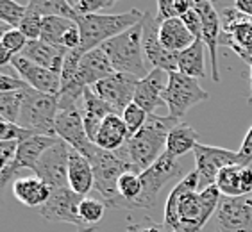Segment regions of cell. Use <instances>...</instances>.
<instances>
[{
	"mask_svg": "<svg viewBox=\"0 0 252 232\" xmlns=\"http://www.w3.org/2000/svg\"><path fill=\"white\" fill-rule=\"evenodd\" d=\"M197 170L186 174L174 186L165 203L163 227L168 232H200L209 218L215 216L222 199L217 186L199 191Z\"/></svg>",
	"mask_w": 252,
	"mask_h": 232,
	"instance_id": "obj_1",
	"label": "cell"
},
{
	"mask_svg": "<svg viewBox=\"0 0 252 232\" xmlns=\"http://www.w3.org/2000/svg\"><path fill=\"white\" fill-rule=\"evenodd\" d=\"M179 123L181 120H177V118L170 115H149L143 129L126 143L136 174H141V172L149 170L161 155L165 154L170 131L175 125H179Z\"/></svg>",
	"mask_w": 252,
	"mask_h": 232,
	"instance_id": "obj_2",
	"label": "cell"
},
{
	"mask_svg": "<svg viewBox=\"0 0 252 232\" xmlns=\"http://www.w3.org/2000/svg\"><path fill=\"white\" fill-rule=\"evenodd\" d=\"M88 161L92 163L93 175H95L93 189L100 193L107 207H115V203L118 202V180L127 172H134L127 146H122L120 150H113V152L97 146L88 157Z\"/></svg>",
	"mask_w": 252,
	"mask_h": 232,
	"instance_id": "obj_3",
	"label": "cell"
},
{
	"mask_svg": "<svg viewBox=\"0 0 252 232\" xmlns=\"http://www.w3.org/2000/svg\"><path fill=\"white\" fill-rule=\"evenodd\" d=\"M143 15L138 9H129L127 13H120V15H86V16H77L75 24L81 29V52H90L104 43H107L109 39L117 38L122 32H126L127 29L134 27L136 24H140L143 20Z\"/></svg>",
	"mask_w": 252,
	"mask_h": 232,
	"instance_id": "obj_4",
	"label": "cell"
},
{
	"mask_svg": "<svg viewBox=\"0 0 252 232\" xmlns=\"http://www.w3.org/2000/svg\"><path fill=\"white\" fill-rule=\"evenodd\" d=\"M100 49L107 54L115 72L129 73L138 79H145L149 75L143 61V20L120 36L109 39Z\"/></svg>",
	"mask_w": 252,
	"mask_h": 232,
	"instance_id": "obj_5",
	"label": "cell"
},
{
	"mask_svg": "<svg viewBox=\"0 0 252 232\" xmlns=\"http://www.w3.org/2000/svg\"><path fill=\"white\" fill-rule=\"evenodd\" d=\"M59 113V97L36 91L27 87L24 93V106L20 113L18 125L39 136H56V118Z\"/></svg>",
	"mask_w": 252,
	"mask_h": 232,
	"instance_id": "obj_6",
	"label": "cell"
},
{
	"mask_svg": "<svg viewBox=\"0 0 252 232\" xmlns=\"http://www.w3.org/2000/svg\"><path fill=\"white\" fill-rule=\"evenodd\" d=\"M183 174L185 172H183L179 159L165 152L151 168L140 174L141 195L131 205V211H151V209H154L163 188L170 180L177 179Z\"/></svg>",
	"mask_w": 252,
	"mask_h": 232,
	"instance_id": "obj_7",
	"label": "cell"
},
{
	"mask_svg": "<svg viewBox=\"0 0 252 232\" xmlns=\"http://www.w3.org/2000/svg\"><path fill=\"white\" fill-rule=\"evenodd\" d=\"M83 102H75L70 98L59 97V113L56 118V136L59 140L77 150L79 154L84 157H90L92 152L97 148L86 134L83 120V106H79Z\"/></svg>",
	"mask_w": 252,
	"mask_h": 232,
	"instance_id": "obj_8",
	"label": "cell"
},
{
	"mask_svg": "<svg viewBox=\"0 0 252 232\" xmlns=\"http://www.w3.org/2000/svg\"><path fill=\"white\" fill-rule=\"evenodd\" d=\"M208 98L209 93L200 87L197 79H191L181 72L168 73V84L163 91V104L168 107L170 116L181 120L191 107Z\"/></svg>",
	"mask_w": 252,
	"mask_h": 232,
	"instance_id": "obj_9",
	"label": "cell"
},
{
	"mask_svg": "<svg viewBox=\"0 0 252 232\" xmlns=\"http://www.w3.org/2000/svg\"><path fill=\"white\" fill-rule=\"evenodd\" d=\"M222 34L220 45L231 47L245 63L252 64V16L245 15L236 7H223L220 13Z\"/></svg>",
	"mask_w": 252,
	"mask_h": 232,
	"instance_id": "obj_10",
	"label": "cell"
},
{
	"mask_svg": "<svg viewBox=\"0 0 252 232\" xmlns=\"http://www.w3.org/2000/svg\"><path fill=\"white\" fill-rule=\"evenodd\" d=\"M141 79L129 75V73H118L115 72L109 77L102 79L100 83H97L92 87L93 91L97 93V97L104 100L107 106L111 107V111L115 115H124L127 107L134 102L136 87Z\"/></svg>",
	"mask_w": 252,
	"mask_h": 232,
	"instance_id": "obj_11",
	"label": "cell"
},
{
	"mask_svg": "<svg viewBox=\"0 0 252 232\" xmlns=\"http://www.w3.org/2000/svg\"><path fill=\"white\" fill-rule=\"evenodd\" d=\"M213 218L215 232H252V197H222Z\"/></svg>",
	"mask_w": 252,
	"mask_h": 232,
	"instance_id": "obj_12",
	"label": "cell"
},
{
	"mask_svg": "<svg viewBox=\"0 0 252 232\" xmlns=\"http://www.w3.org/2000/svg\"><path fill=\"white\" fill-rule=\"evenodd\" d=\"M58 141L59 138H50V136H32L29 140L20 141L15 159L11 161L5 168L0 170V188H4L20 170H32L34 172L39 159H41V155L49 148H52Z\"/></svg>",
	"mask_w": 252,
	"mask_h": 232,
	"instance_id": "obj_13",
	"label": "cell"
},
{
	"mask_svg": "<svg viewBox=\"0 0 252 232\" xmlns=\"http://www.w3.org/2000/svg\"><path fill=\"white\" fill-rule=\"evenodd\" d=\"M72 146L59 140L52 148H49L41 155L38 166L34 170V175L43 180L50 189L70 188L68 184V159H70Z\"/></svg>",
	"mask_w": 252,
	"mask_h": 232,
	"instance_id": "obj_14",
	"label": "cell"
},
{
	"mask_svg": "<svg viewBox=\"0 0 252 232\" xmlns=\"http://www.w3.org/2000/svg\"><path fill=\"white\" fill-rule=\"evenodd\" d=\"M195 155V170L199 174V180L202 189L213 186L219 174L227 166L238 165V152L220 146H208L199 145L193 148Z\"/></svg>",
	"mask_w": 252,
	"mask_h": 232,
	"instance_id": "obj_15",
	"label": "cell"
},
{
	"mask_svg": "<svg viewBox=\"0 0 252 232\" xmlns=\"http://www.w3.org/2000/svg\"><path fill=\"white\" fill-rule=\"evenodd\" d=\"M86 197H81L70 188L54 189L49 202L41 205L39 209H36V211L45 220H50V222L72 223L79 229H86L81 222V216H79V207H81V202Z\"/></svg>",
	"mask_w": 252,
	"mask_h": 232,
	"instance_id": "obj_16",
	"label": "cell"
},
{
	"mask_svg": "<svg viewBox=\"0 0 252 232\" xmlns=\"http://www.w3.org/2000/svg\"><path fill=\"white\" fill-rule=\"evenodd\" d=\"M143 52L147 61L158 70L166 73L177 72V56L179 54L168 52L159 41V24L151 13L143 15Z\"/></svg>",
	"mask_w": 252,
	"mask_h": 232,
	"instance_id": "obj_17",
	"label": "cell"
},
{
	"mask_svg": "<svg viewBox=\"0 0 252 232\" xmlns=\"http://www.w3.org/2000/svg\"><path fill=\"white\" fill-rule=\"evenodd\" d=\"M193 9L199 13L200 22H202V39L209 50V58H211V72H213L211 77L215 83H220L219 58H217V49L220 45V34H222L220 13L211 2H206V0H195Z\"/></svg>",
	"mask_w": 252,
	"mask_h": 232,
	"instance_id": "obj_18",
	"label": "cell"
},
{
	"mask_svg": "<svg viewBox=\"0 0 252 232\" xmlns=\"http://www.w3.org/2000/svg\"><path fill=\"white\" fill-rule=\"evenodd\" d=\"M11 64L20 73L22 81H25L32 89L47 95H56V97L61 95V73L31 63L24 56H15L11 59Z\"/></svg>",
	"mask_w": 252,
	"mask_h": 232,
	"instance_id": "obj_19",
	"label": "cell"
},
{
	"mask_svg": "<svg viewBox=\"0 0 252 232\" xmlns=\"http://www.w3.org/2000/svg\"><path fill=\"white\" fill-rule=\"evenodd\" d=\"M166 84H168V73L154 68L145 79H141L138 83L134 104L149 115H154L156 107L163 104V91H165Z\"/></svg>",
	"mask_w": 252,
	"mask_h": 232,
	"instance_id": "obj_20",
	"label": "cell"
},
{
	"mask_svg": "<svg viewBox=\"0 0 252 232\" xmlns=\"http://www.w3.org/2000/svg\"><path fill=\"white\" fill-rule=\"evenodd\" d=\"M215 186L219 188L222 197H247L252 193V168L240 165L227 166L219 174Z\"/></svg>",
	"mask_w": 252,
	"mask_h": 232,
	"instance_id": "obj_21",
	"label": "cell"
},
{
	"mask_svg": "<svg viewBox=\"0 0 252 232\" xmlns=\"http://www.w3.org/2000/svg\"><path fill=\"white\" fill-rule=\"evenodd\" d=\"M66 54L68 50L58 49V47H52V45L45 43L41 39H36V41H27L25 49L22 50L20 56H24L27 61L38 64V66L52 70L56 73H61Z\"/></svg>",
	"mask_w": 252,
	"mask_h": 232,
	"instance_id": "obj_22",
	"label": "cell"
},
{
	"mask_svg": "<svg viewBox=\"0 0 252 232\" xmlns=\"http://www.w3.org/2000/svg\"><path fill=\"white\" fill-rule=\"evenodd\" d=\"M52 189L47 186L41 179L34 177H22L13 182V197L25 207L39 209L41 205L49 202Z\"/></svg>",
	"mask_w": 252,
	"mask_h": 232,
	"instance_id": "obj_23",
	"label": "cell"
},
{
	"mask_svg": "<svg viewBox=\"0 0 252 232\" xmlns=\"http://www.w3.org/2000/svg\"><path fill=\"white\" fill-rule=\"evenodd\" d=\"M68 184L70 189L81 197H86L95 186L92 163L73 148L70 150V159H68Z\"/></svg>",
	"mask_w": 252,
	"mask_h": 232,
	"instance_id": "obj_24",
	"label": "cell"
},
{
	"mask_svg": "<svg viewBox=\"0 0 252 232\" xmlns=\"http://www.w3.org/2000/svg\"><path fill=\"white\" fill-rule=\"evenodd\" d=\"M109 115H115L111 111V107L107 106L104 100H100L92 87H86L83 95V120L86 134L92 141H95L102 121L106 120Z\"/></svg>",
	"mask_w": 252,
	"mask_h": 232,
	"instance_id": "obj_25",
	"label": "cell"
},
{
	"mask_svg": "<svg viewBox=\"0 0 252 232\" xmlns=\"http://www.w3.org/2000/svg\"><path fill=\"white\" fill-rule=\"evenodd\" d=\"M159 41L168 52L179 54L191 47L195 41L193 34L189 32L188 27L181 18L166 20L159 25Z\"/></svg>",
	"mask_w": 252,
	"mask_h": 232,
	"instance_id": "obj_26",
	"label": "cell"
},
{
	"mask_svg": "<svg viewBox=\"0 0 252 232\" xmlns=\"http://www.w3.org/2000/svg\"><path fill=\"white\" fill-rule=\"evenodd\" d=\"M129 141V134H127V127L122 120L120 115H109L106 120L102 121L100 129L95 138V145L102 150H120L122 146H126Z\"/></svg>",
	"mask_w": 252,
	"mask_h": 232,
	"instance_id": "obj_27",
	"label": "cell"
},
{
	"mask_svg": "<svg viewBox=\"0 0 252 232\" xmlns=\"http://www.w3.org/2000/svg\"><path fill=\"white\" fill-rule=\"evenodd\" d=\"M204 49H206L204 39H195L191 47L179 52V56H177V72L185 73L191 79H202L206 75L204 73V61H206Z\"/></svg>",
	"mask_w": 252,
	"mask_h": 232,
	"instance_id": "obj_28",
	"label": "cell"
},
{
	"mask_svg": "<svg viewBox=\"0 0 252 232\" xmlns=\"http://www.w3.org/2000/svg\"><path fill=\"white\" fill-rule=\"evenodd\" d=\"M199 145V134L195 129H191L186 123H179L175 125L168 134V140H166V150L170 155H174L179 159L181 155H185L186 152H193L195 146Z\"/></svg>",
	"mask_w": 252,
	"mask_h": 232,
	"instance_id": "obj_29",
	"label": "cell"
},
{
	"mask_svg": "<svg viewBox=\"0 0 252 232\" xmlns=\"http://www.w3.org/2000/svg\"><path fill=\"white\" fill-rule=\"evenodd\" d=\"M75 22L66 18H59V16H45L43 18V27H41V41L63 49V38L66 30L72 27Z\"/></svg>",
	"mask_w": 252,
	"mask_h": 232,
	"instance_id": "obj_30",
	"label": "cell"
},
{
	"mask_svg": "<svg viewBox=\"0 0 252 232\" xmlns=\"http://www.w3.org/2000/svg\"><path fill=\"white\" fill-rule=\"evenodd\" d=\"M29 39L20 32V29H4L2 38H0V64L11 63L15 56H20L25 49Z\"/></svg>",
	"mask_w": 252,
	"mask_h": 232,
	"instance_id": "obj_31",
	"label": "cell"
},
{
	"mask_svg": "<svg viewBox=\"0 0 252 232\" xmlns=\"http://www.w3.org/2000/svg\"><path fill=\"white\" fill-rule=\"evenodd\" d=\"M24 91L0 93V116L4 121L18 123L22 106H24Z\"/></svg>",
	"mask_w": 252,
	"mask_h": 232,
	"instance_id": "obj_32",
	"label": "cell"
},
{
	"mask_svg": "<svg viewBox=\"0 0 252 232\" xmlns=\"http://www.w3.org/2000/svg\"><path fill=\"white\" fill-rule=\"evenodd\" d=\"M31 4L43 15V18L45 16H59V18H66L72 22L77 20V15L72 9L70 2H64V0H32Z\"/></svg>",
	"mask_w": 252,
	"mask_h": 232,
	"instance_id": "obj_33",
	"label": "cell"
},
{
	"mask_svg": "<svg viewBox=\"0 0 252 232\" xmlns=\"http://www.w3.org/2000/svg\"><path fill=\"white\" fill-rule=\"evenodd\" d=\"M41 27H43V15L29 2L24 20H22V24L18 27L20 32L24 34L29 41H36V39L41 38Z\"/></svg>",
	"mask_w": 252,
	"mask_h": 232,
	"instance_id": "obj_34",
	"label": "cell"
},
{
	"mask_svg": "<svg viewBox=\"0 0 252 232\" xmlns=\"http://www.w3.org/2000/svg\"><path fill=\"white\" fill-rule=\"evenodd\" d=\"M104 211H106V203L104 200L97 199H86L81 202V207H79V216H81V222H83L84 227H95L102 218H104Z\"/></svg>",
	"mask_w": 252,
	"mask_h": 232,
	"instance_id": "obj_35",
	"label": "cell"
},
{
	"mask_svg": "<svg viewBox=\"0 0 252 232\" xmlns=\"http://www.w3.org/2000/svg\"><path fill=\"white\" fill-rule=\"evenodd\" d=\"M27 5L18 4L15 0H0V20L11 29H18L25 16Z\"/></svg>",
	"mask_w": 252,
	"mask_h": 232,
	"instance_id": "obj_36",
	"label": "cell"
},
{
	"mask_svg": "<svg viewBox=\"0 0 252 232\" xmlns=\"http://www.w3.org/2000/svg\"><path fill=\"white\" fill-rule=\"evenodd\" d=\"M147 118H149V113H145L140 106H136L132 102L131 106L127 107L124 115H122V120L127 127V134H129V140L134 138L138 132L143 129V125L147 123Z\"/></svg>",
	"mask_w": 252,
	"mask_h": 232,
	"instance_id": "obj_37",
	"label": "cell"
},
{
	"mask_svg": "<svg viewBox=\"0 0 252 232\" xmlns=\"http://www.w3.org/2000/svg\"><path fill=\"white\" fill-rule=\"evenodd\" d=\"M70 5H72V9L75 11L77 16H86V15H98V11L113 7L115 2L113 0H72Z\"/></svg>",
	"mask_w": 252,
	"mask_h": 232,
	"instance_id": "obj_38",
	"label": "cell"
},
{
	"mask_svg": "<svg viewBox=\"0 0 252 232\" xmlns=\"http://www.w3.org/2000/svg\"><path fill=\"white\" fill-rule=\"evenodd\" d=\"M32 136H39L36 132L20 127L18 123H11V121H0V141H24L29 140Z\"/></svg>",
	"mask_w": 252,
	"mask_h": 232,
	"instance_id": "obj_39",
	"label": "cell"
},
{
	"mask_svg": "<svg viewBox=\"0 0 252 232\" xmlns=\"http://www.w3.org/2000/svg\"><path fill=\"white\" fill-rule=\"evenodd\" d=\"M158 15H156V22L158 24H163L166 20L172 18H179V13H177V7H175V0H158Z\"/></svg>",
	"mask_w": 252,
	"mask_h": 232,
	"instance_id": "obj_40",
	"label": "cell"
},
{
	"mask_svg": "<svg viewBox=\"0 0 252 232\" xmlns=\"http://www.w3.org/2000/svg\"><path fill=\"white\" fill-rule=\"evenodd\" d=\"M31 87L29 84L22 81V79L11 77L7 73H2L0 75V93H13V91H24Z\"/></svg>",
	"mask_w": 252,
	"mask_h": 232,
	"instance_id": "obj_41",
	"label": "cell"
},
{
	"mask_svg": "<svg viewBox=\"0 0 252 232\" xmlns=\"http://www.w3.org/2000/svg\"><path fill=\"white\" fill-rule=\"evenodd\" d=\"M181 20L185 22V25L188 27V30L193 34L195 39H202V22H200L199 13L191 7L185 16H181Z\"/></svg>",
	"mask_w": 252,
	"mask_h": 232,
	"instance_id": "obj_42",
	"label": "cell"
},
{
	"mask_svg": "<svg viewBox=\"0 0 252 232\" xmlns=\"http://www.w3.org/2000/svg\"><path fill=\"white\" fill-rule=\"evenodd\" d=\"M20 141H0V170L15 159Z\"/></svg>",
	"mask_w": 252,
	"mask_h": 232,
	"instance_id": "obj_43",
	"label": "cell"
},
{
	"mask_svg": "<svg viewBox=\"0 0 252 232\" xmlns=\"http://www.w3.org/2000/svg\"><path fill=\"white\" fill-rule=\"evenodd\" d=\"M252 163V127L243 138V143L238 150V165L249 166Z\"/></svg>",
	"mask_w": 252,
	"mask_h": 232,
	"instance_id": "obj_44",
	"label": "cell"
},
{
	"mask_svg": "<svg viewBox=\"0 0 252 232\" xmlns=\"http://www.w3.org/2000/svg\"><path fill=\"white\" fill-rule=\"evenodd\" d=\"M127 232H168L163 225L158 223H129Z\"/></svg>",
	"mask_w": 252,
	"mask_h": 232,
	"instance_id": "obj_45",
	"label": "cell"
},
{
	"mask_svg": "<svg viewBox=\"0 0 252 232\" xmlns=\"http://www.w3.org/2000/svg\"><path fill=\"white\" fill-rule=\"evenodd\" d=\"M234 7H236L238 11L245 13V15L252 16V0H236V2H234Z\"/></svg>",
	"mask_w": 252,
	"mask_h": 232,
	"instance_id": "obj_46",
	"label": "cell"
},
{
	"mask_svg": "<svg viewBox=\"0 0 252 232\" xmlns=\"http://www.w3.org/2000/svg\"><path fill=\"white\" fill-rule=\"evenodd\" d=\"M249 104H252V64H251V95H249Z\"/></svg>",
	"mask_w": 252,
	"mask_h": 232,
	"instance_id": "obj_47",
	"label": "cell"
},
{
	"mask_svg": "<svg viewBox=\"0 0 252 232\" xmlns=\"http://www.w3.org/2000/svg\"><path fill=\"white\" fill-rule=\"evenodd\" d=\"M75 232H95V227H88V229H77Z\"/></svg>",
	"mask_w": 252,
	"mask_h": 232,
	"instance_id": "obj_48",
	"label": "cell"
}]
</instances>
